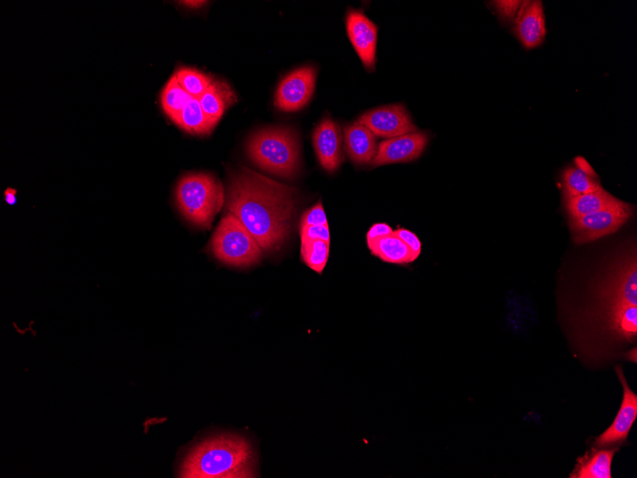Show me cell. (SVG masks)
I'll use <instances>...</instances> for the list:
<instances>
[{
  "mask_svg": "<svg viewBox=\"0 0 637 478\" xmlns=\"http://www.w3.org/2000/svg\"><path fill=\"white\" fill-rule=\"evenodd\" d=\"M358 122L375 136L392 139L417 131L412 117L402 105H392L369 110Z\"/></svg>",
  "mask_w": 637,
  "mask_h": 478,
  "instance_id": "9c48e42d",
  "label": "cell"
},
{
  "mask_svg": "<svg viewBox=\"0 0 637 478\" xmlns=\"http://www.w3.org/2000/svg\"><path fill=\"white\" fill-rule=\"evenodd\" d=\"M515 32L527 49L540 47L546 36V25L541 2H525L516 17Z\"/></svg>",
  "mask_w": 637,
  "mask_h": 478,
  "instance_id": "4fadbf2b",
  "label": "cell"
},
{
  "mask_svg": "<svg viewBox=\"0 0 637 478\" xmlns=\"http://www.w3.org/2000/svg\"><path fill=\"white\" fill-rule=\"evenodd\" d=\"M367 245L375 256L385 263L407 265L417 259L395 232L387 236L367 241Z\"/></svg>",
  "mask_w": 637,
  "mask_h": 478,
  "instance_id": "ac0fdd59",
  "label": "cell"
},
{
  "mask_svg": "<svg viewBox=\"0 0 637 478\" xmlns=\"http://www.w3.org/2000/svg\"><path fill=\"white\" fill-rule=\"evenodd\" d=\"M182 130L197 136L210 135L217 126L201 109L198 99H191L174 120Z\"/></svg>",
  "mask_w": 637,
  "mask_h": 478,
  "instance_id": "d6986e66",
  "label": "cell"
},
{
  "mask_svg": "<svg viewBox=\"0 0 637 478\" xmlns=\"http://www.w3.org/2000/svg\"><path fill=\"white\" fill-rule=\"evenodd\" d=\"M214 256L232 266H250L260 262L262 248L240 220L228 213L211 240Z\"/></svg>",
  "mask_w": 637,
  "mask_h": 478,
  "instance_id": "5b68a950",
  "label": "cell"
},
{
  "mask_svg": "<svg viewBox=\"0 0 637 478\" xmlns=\"http://www.w3.org/2000/svg\"><path fill=\"white\" fill-rule=\"evenodd\" d=\"M191 99L193 98L181 88L173 75L161 92V107L164 113L174 121Z\"/></svg>",
  "mask_w": 637,
  "mask_h": 478,
  "instance_id": "7402d4cb",
  "label": "cell"
},
{
  "mask_svg": "<svg viewBox=\"0 0 637 478\" xmlns=\"http://www.w3.org/2000/svg\"><path fill=\"white\" fill-rule=\"evenodd\" d=\"M223 203V186L211 174H188L178 183L179 210L184 218L199 227L210 228Z\"/></svg>",
  "mask_w": 637,
  "mask_h": 478,
  "instance_id": "277c9868",
  "label": "cell"
},
{
  "mask_svg": "<svg viewBox=\"0 0 637 478\" xmlns=\"http://www.w3.org/2000/svg\"><path fill=\"white\" fill-rule=\"evenodd\" d=\"M183 478L255 477V460L251 443L241 436L223 434L197 445L184 460Z\"/></svg>",
  "mask_w": 637,
  "mask_h": 478,
  "instance_id": "7a4b0ae2",
  "label": "cell"
},
{
  "mask_svg": "<svg viewBox=\"0 0 637 478\" xmlns=\"http://www.w3.org/2000/svg\"><path fill=\"white\" fill-rule=\"evenodd\" d=\"M180 4L184 6H188L190 8H200L207 3H204V2H182Z\"/></svg>",
  "mask_w": 637,
  "mask_h": 478,
  "instance_id": "4dcf8cb0",
  "label": "cell"
},
{
  "mask_svg": "<svg viewBox=\"0 0 637 478\" xmlns=\"http://www.w3.org/2000/svg\"><path fill=\"white\" fill-rule=\"evenodd\" d=\"M631 215V205L618 199L597 213L580 218H570L573 241L586 244L612 234L620 230Z\"/></svg>",
  "mask_w": 637,
  "mask_h": 478,
  "instance_id": "8992f818",
  "label": "cell"
},
{
  "mask_svg": "<svg viewBox=\"0 0 637 478\" xmlns=\"http://www.w3.org/2000/svg\"><path fill=\"white\" fill-rule=\"evenodd\" d=\"M316 76L313 67L301 68L287 75L277 89L275 107L283 112H296L303 109L313 96Z\"/></svg>",
  "mask_w": 637,
  "mask_h": 478,
  "instance_id": "52a82bcc",
  "label": "cell"
},
{
  "mask_svg": "<svg viewBox=\"0 0 637 478\" xmlns=\"http://www.w3.org/2000/svg\"><path fill=\"white\" fill-rule=\"evenodd\" d=\"M615 371L618 373L623 387L622 403L612 424L595 439L593 447H621L626 442L630 431L637 418V394L629 387L623 369L619 366L615 368Z\"/></svg>",
  "mask_w": 637,
  "mask_h": 478,
  "instance_id": "ba28073f",
  "label": "cell"
},
{
  "mask_svg": "<svg viewBox=\"0 0 637 478\" xmlns=\"http://www.w3.org/2000/svg\"><path fill=\"white\" fill-rule=\"evenodd\" d=\"M345 151L356 164L372 163L377 151L376 136L358 121L344 129Z\"/></svg>",
  "mask_w": 637,
  "mask_h": 478,
  "instance_id": "5bb4252c",
  "label": "cell"
},
{
  "mask_svg": "<svg viewBox=\"0 0 637 478\" xmlns=\"http://www.w3.org/2000/svg\"><path fill=\"white\" fill-rule=\"evenodd\" d=\"M393 234V228L390 227L388 224L381 223H375L371 228H369V231L366 235V240L373 241L375 239L387 236Z\"/></svg>",
  "mask_w": 637,
  "mask_h": 478,
  "instance_id": "f1b7e54d",
  "label": "cell"
},
{
  "mask_svg": "<svg viewBox=\"0 0 637 478\" xmlns=\"http://www.w3.org/2000/svg\"><path fill=\"white\" fill-rule=\"evenodd\" d=\"M225 207L248 228L263 251L275 252L291 234L297 191L242 168L230 178Z\"/></svg>",
  "mask_w": 637,
  "mask_h": 478,
  "instance_id": "6da1fadb",
  "label": "cell"
},
{
  "mask_svg": "<svg viewBox=\"0 0 637 478\" xmlns=\"http://www.w3.org/2000/svg\"><path fill=\"white\" fill-rule=\"evenodd\" d=\"M314 150L320 164L328 172H335L344 161V140L338 124L324 119L313 133Z\"/></svg>",
  "mask_w": 637,
  "mask_h": 478,
  "instance_id": "7c38bea8",
  "label": "cell"
},
{
  "mask_svg": "<svg viewBox=\"0 0 637 478\" xmlns=\"http://www.w3.org/2000/svg\"><path fill=\"white\" fill-rule=\"evenodd\" d=\"M199 100L203 112L218 123L224 112L237 101V97L229 83L214 78Z\"/></svg>",
  "mask_w": 637,
  "mask_h": 478,
  "instance_id": "e0dca14e",
  "label": "cell"
},
{
  "mask_svg": "<svg viewBox=\"0 0 637 478\" xmlns=\"http://www.w3.org/2000/svg\"><path fill=\"white\" fill-rule=\"evenodd\" d=\"M252 161L262 171L293 179L300 171V142L290 128H270L255 133L248 143Z\"/></svg>",
  "mask_w": 637,
  "mask_h": 478,
  "instance_id": "3957f363",
  "label": "cell"
},
{
  "mask_svg": "<svg viewBox=\"0 0 637 478\" xmlns=\"http://www.w3.org/2000/svg\"><path fill=\"white\" fill-rule=\"evenodd\" d=\"M609 329L622 341L632 343L637 336V306L621 304L616 306L608 317Z\"/></svg>",
  "mask_w": 637,
  "mask_h": 478,
  "instance_id": "ffe728a7",
  "label": "cell"
},
{
  "mask_svg": "<svg viewBox=\"0 0 637 478\" xmlns=\"http://www.w3.org/2000/svg\"><path fill=\"white\" fill-rule=\"evenodd\" d=\"M301 242L322 240L331 243L328 225H300Z\"/></svg>",
  "mask_w": 637,
  "mask_h": 478,
  "instance_id": "d4e9b609",
  "label": "cell"
},
{
  "mask_svg": "<svg viewBox=\"0 0 637 478\" xmlns=\"http://www.w3.org/2000/svg\"><path fill=\"white\" fill-rule=\"evenodd\" d=\"M427 140V135L419 131L387 139L378 145L377 154L372 162L373 168L413 161L424 152Z\"/></svg>",
  "mask_w": 637,
  "mask_h": 478,
  "instance_id": "8fae6325",
  "label": "cell"
},
{
  "mask_svg": "<svg viewBox=\"0 0 637 478\" xmlns=\"http://www.w3.org/2000/svg\"><path fill=\"white\" fill-rule=\"evenodd\" d=\"M395 234L409 247L416 258L420 256L422 244L414 233L405 230V228H399V230L395 232Z\"/></svg>",
  "mask_w": 637,
  "mask_h": 478,
  "instance_id": "4316f807",
  "label": "cell"
},
{
  "mask_svg": "<svg viewBox=\"0 0 637 478\" xmlns=\"http://www.w3.org/2000/svg\"><path fill=\"white\" fill-rule=\"evenodd\" d=\"M616 200L618 199L601 187L598 191L583 195L565 197V205L570 218H580L604 209Z\"/></svg>",
  "mask_w": 637,
  "mask_h": 478,
  "instance_id": "44dd1931",
  "label": "cell"
},
{
  "mask_svg": "<svg viewBox=\"0 0 637 478\" xmlns=\"http://www.w3.org/2000/svg\"><path fill=\"white\" fill-rule=\"evenodd\" d=\"M301 257L303 263L321 275L330 257L331 243L322 240L301 242Z\"/></svg>",
  "mask_w": 637,
  "mask_h": 478,
  "instance_id": "cb8c5ba5",
  "label": "cell"
},
{
  "mask_svg": "<svg viewBox=\"0 0 637 478\" xmlns=\"http://www.w3.org/2000/svg\"><path fill=\"white\" fill-rule=\"evenodd\" d=\"M562 182L564 198L583 195L602 187L598 175L582 158L575 160L574 165L565 171Z\"/></svg>",
  "mask_w": 637,
  "mask_h": 478,
  "instance_id": "2e32d148",
  "label": "cell"
},
{
  "mask_svg": "<svg viewBox=\"0 0 637 478\" xmlns=\"http://www.w3.org/2000/svg\"><path fill=\"white\" fill-rule=\"evenodd\" d=\"M495 6L503 19L511 20L517 17L523 3L521 2H496Z\"/></svg>",
  "mask_w": 637,
  "mask_h": 478,
  "instance_id": "83f0119b",
  "label": "cell"
},
{
  "mask_svg": "<svg viewBox=\"0 0 637 478\" xmlns=\"http://www.w3.org/2000/svg\"><path fill=\"white\" fill-rule=\"evenodd\" d=\"M346 31L349 39L368 71H375L378 27L364 13L351 10L346 16Z\"/></svg>",
  "mask_w": 637,
  "mask_h": 478,
  "instance_id": "30bf717a",
  "label": "cell"
},
{
  "mask_svg": "<svg viewBox=\"0 0 637 478\" xmlns=\"http://www.w3.org/2000/svg\"><path fill=\"white\" fill-rule=\"evenodd\" d=\"M5 201L8 204L14 205L16 203V192L9 189L5 192Z\"/></svg>",
  "mask_w": 637,
  "mask_h": 478,
  "instance_id": "f546056e",
  "label": "cell"
},
{
  "mask_svg": "<svg viewBox=\"0 0 637 478\" xmlns=\"http://www.w3.org/2000/svg\"><path fill=\"white\" fill-rule=\"evenodd\" d=\"M620 447H592L586 454L580 457L570 478H611L613 456Z\"/></svg>",
  "mask_w": 637,
  "mask_h": 478,
  "instance_id": "9a60e30c",
  "label": "cell"
},
{
  "mask_svg": "<svg viewBox=\"0 0 637 478\" xmlns=\"http://www.w3.org/2000/svg\"><path fill=\"white\" fill-rule=\"evenodd\" d=\"M301 225H328L324 206L321 203L308 210L302 217Z\"/></svg>",
  "mask_w": 637,
  "mask_h": 478,
  "instance_id": "484cf974",
  "label": "cell"
},
{
  "mask_svg": "<svg viewBox=\"0 0 637 478\" xmlns=\"http://www.w3.org/2000/svg\"><path fill=\"white\" fill-rule=\"evenodd\" d=\"M174 76L181 88L198 99L209 89L214 79L211 76L190 68H180Z\"/></svg>",
  "mask_w": 637,
  "mask_h": 478,
  "instance_id": "603a6c76",
  "label": "cell"
}]
</instances>
